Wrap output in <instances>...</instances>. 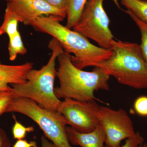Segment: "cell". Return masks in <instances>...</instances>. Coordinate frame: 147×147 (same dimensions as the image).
I'll use <instances>...</instances> for the list:
<instances>
[{
    "mask_svg": "<svg viewBox=\"0 0 147 147\" xmlns=\"http://www.w3.org/2000/svg\"><path fill=\"white\" fill-rule=\"evenodd\" d=\"M71 57L64 51L57 59L59 67L56 74L59 86L55 88V95L59 99L98 100L95 96V92L109 90L110 76L97 67L91 71L77 68L72 63Z\"/></svg>",
    "mask_w": 147,
    "mask_h": 147,
    "instance_id": "1",
    "label": "cell"
},
{
    "mask_svg": "<svg viewBox=\"0 0 147 147\" xmlns=\"http://www.w3.org/2000/svg\"><path fill=\"white\" fill-rule=\"evenodd\" d=\"M63 19L51 15L40 16L31 26L57 40L65 52L73 54L71 61L80 69L95 67L111 57L113 54L111 50L93 45L87 38L61 24L60 22Z\"/></svg>",
    "mask_w": 147,
    "mask_h": 147,
    "instance_id": "2",
    "label": "cell"
},
{
    "mask_svg": "<svg viewBox=\"0 0 147 147\" xmlns=\"http://www.w3.org/2000/svg\"><path fill=\"white\" fill-rule=\"evenodd\" d=\"M111 50V57L95 67L113 76L120 84L137 89L147 88V64L140 45L114 39Z\"/></svg>",
    "mask_w": 147,
    "mask_h": 147,
    "instance_id": "3",
    "label": "cell"
},
{
    "mask_svg": "<svg viewBox=\"0 0 147 147\" xmlns=\"http://www.w3.org/2000/svg\"><path fill=\"white\" fill-rule=\"evenodd\" d=\"M48 47L52 51L48 62L39 69L30 70L26 75V82L11 84L14 98L24 97L34 100L46 109L58 112L62 101L56 96L54 82L57 76L56 61L64 50L57 40L53 38Z\"/></svg>",
    "mask_w": 147,
    "mask_h": 147,
    "instance_id": "4",
    "label": "cell"
},
{
    "mask_svg": "<svg viewBox=\"0 0 147 147\" xmlns=\"http://www.w3.org/2000/svg\"><path fill=\"white\" fill-rule=\"evenodd\" d=\"M18 113L28 117L39 126L45 137L59 147H72L67 134L66 120L59 112L48 110L34 100L24 97L14 98L5 113Z\"/></svg>",
    "mask_w": 147,
    "mask_h": 147,
    "instance_id": "5",
    "label": "cell"
},
{
    "mask_svg": "<svg viewBox=\"0 0 147 147\" xmlns=\"http://www.w3.org/2000/svg\"><path fill=\"white\" fill-rule=\"evenodd\" d=\"M104 0H88L83 13L72 28L100 47L111 50L114 36L109 28L110 21L103 8Z\"/></svg>",
    "mask_w": 147,
    "mask_h": 147,
    "instance_id": "6",
    "label": "cell"
},
{
    "mask_svg": "<svg viewBox=\"0 0 147 147\" xmlns=\"http://www.w3.org/2000/svg\"><path fill=\"white\" fill-rule=\"evenodd\" d=\"M98 119L105 133V146L107 147H120L123 140L133 137L136 134L131 118L122 108L115 110L100 106Z\"/></svg>",
    "mask_w": 147,
    "mask_h": 147,
    "instance_id": "7",
    "label": "cell"
},
{
    "mask_svg": "<svg viewBox=\"0 0 147 147\" xmlns=\"http://www.w3.org/2000/svg\"><path fill=\"white\" fill-rule=\"evenodd\" d=\"M100 106L95 100L84 101L66 98L62 101L58 112L63 115L68 125L76 131L88 133L98 125Z\"/></svg>",
    "mask_w": 147,
    "mask_h": 147,
    "instance_id": "8",
    "label": "cell"
},
{
    "mask_svg": "<svg viewBox=\"0 0 147 147\" xmlns=\"http://www.w3.org/2000/svg\"><path fill=\"white\" fill-rule=\"evenodd\" d=\"M7 7L16 15L19 22L31 26L40 16L66 17V12L50 5L43 0H12L7 2Z\"/></svg>",
    "mask_w": 147,
    "mask_h": 147,
    "instance_id": "9",
    "label": "cell"
},
{
    "mask_svg": "<svg viewBox=\"0 0 147 147\" xmlns=\"http://www.w3.org/2000/svg\"><path fill=\"white\" fill-rule=\"evenodd\" d=\"M33 67V63L30 62L19 65H7L0 62V91H10L9 84L26 82L27 74Z\"/></svg>",
    "mask_w": 147,
    "mask_h": 147,
    "instance_id": "10",
    "label": "cell"
},
{
    "mask_svg": "<svg viewBox=\"0 0 147 147\" xmlns=\"http://www.w3.org/2000/svg\"><path fill=\"white\" fill-rule=\"evenodd\" d=\"M66 130L71 144L82 147H105V134L99 124L93 131L88 133L78 132L70 126H67Z\"/></svg>",
    "mask_w": 147,
    "mask_h": 147,
    "instance_id": "11",
    "label": "cell"
},
{
    "mask_svg": "<svg viewBox=\"0 0 147 147\" xmlns=\"http://www.w3.org/2000/svg\"><path fill=\"white\" fill-rule=\"evenodd\" d=\"M88 0H69L66 9L67 28L72 29L79 21L83 13Z\"/></svg>",
    "mask_w": 147,
    "mask_h": 147,
    "instance_id": "12",
    "label": "cell"
},
{
    "mask_svg": "<svg viewBox=\"0 0 147 147\" xmlns=\"http://www.w3.org/2000/svg\"><path fill=\"white\" fill-rule=\"evenodd\" d=\"M18 18L11 10L7 7L5 9L4 21L0 26V36L7 34L9 37L13 36L18 31Z\"/></svg>",
    "mask_w": 147,
    "mask_h": 147,
    "instance_id": "13",
    "label": "cell"
},
{
    "mask_svg": "<svg viewBox=\"0 0 147 147\" xmlns=\"http://www.w3.org/2000/svg\"><path fill=\"white\" fill-rule=\"evenodd\" d=\"M127 9L130 11L142 21L147 23V1L119 0Z\"/></svg>",
    "mask_w": 147,
    "mask_h": 147,
    "instance_id": "14",
    "label": "cell"
},
{
    "mask_svg": "<svg viewBox=\"0 0 147 147\" xmlns=\"http://www.w3.org/2000/svg\"><path fill=\"white\" fill-rule=\"evenodd\" d=\"M9 38L8 49L10 60H15L18 55H24L27 53L26 48L24 46L18 31L16 34Z\"/></svg>",
    "mask_w": 147,
    "mask_h": 147,
    "instance_id": "15",
    "label": "cell"
},
{
    "mask_svg": "<svg viewBox=\"0 0 147 147\" xmlns=\"http://www.w3.org/2000/svg\"><path fill=\"white\" fill-rule=\"evenodd\" d=\"M124 11L128 14L139 28L141 35L140 47L143 57L147 64V23L139 19L130 11L127 9L124 10Z\"/></svg>",
    "mask_w": 147,
    "mask_h": 147,
    "instance_id": "16",
    "label": "cell"
},
{
    "mask_svg": "<svg viewBox=\"0 0 147 147\" xmlns=\"http://www.w3.org/2000/svg\"><path fill=\"white\" fill-rule=\"evenodd\" d=\"M13 118L15 121V123L12 128V134L14 139L17 140L24 139L26 136L27 133L34 131V128L33 126H24L18 121L14 115H13Z\"/></svg>",
    "mask_w": 147,
    "mask_h": 147,
    "instance_id": "17",
    "label": "cell"
},
{
    "mask_svg": "<svg viewBox=\"0 0 147 147\" xmlns=\"http://www.w3.org/2000/svg\"><path fill=\"white\" fill-rule=\"evenodd\" d=\"M133 107L137 115L147 117V96H141L137 98L134 101Z\"/></svg>",
    "mask_w": 147,
    "mask_h": 147,
    "instance_id": "18",
    "label": "cell"
},
{
    "mask_svg": "<svg viewBox=\"0 0 147 147\" xmlns=\"http://www.w3.org/2000/svg\"><path fill=\"white\" fill-rule=\"evenodd\" d=\"M13 98L11 90L10 91H0V116L4 113Z\"/></svg>",
    "mask_w": 147,
    "mask_h": 147,
    "instance_id": "19",
    "label": "cell"
},
{
    "mask_svg": "<svg viewBox=\"0 0 147 147\" xmlns=\"http://www.w3.org/2000/svg\"><path fill=\"white\" fill-rule=\"evenodd\" d=\"M144 138L138 131H137L135 136L126 139L125 144L120 147H137L144 144ZM104 147H107L105 146Z\"/></svg>",
    "mask_w": 147,
    "mask_h": 147,
    "instance_id": "20",
    "label": "cell"
},
{
    "mask_svg": "<svg viewBox=\"0 0 147 147\" xmlns=\"http://www.w3.org/2000/svg\"><path fill=\"white\" fill-rule=\"evenodd\" d=\"M50 5L55 8L65 11L66 12V9L68 6L69 0H43Z\"/></svg>",
    "mask_w": 147,
    "mask_h": 147,
    "instance_id": "21",
    "label": "cell"
},
{
    "mask_svg": "<svg viewBox=\"0 0 147 147\" xmlns=\"http://www.w3.org/2000/svg\"><path fill=\"white\" fill-rule=\"evenodd\" d=\"M0 147H11L10 140L5 130L0 127Z\"/></svg>",
    "mask_w": 147,
    "mask_h": 147,
    "instance_id": "22",
    "label": "cell"
},
{
    "mask_svg": "<svg viewBox=\"0 0 147 147\" xmlns=\"http://www.w3.org/2000/svg\"><path fill=\"white\" fill-rule=\"evenodd\" d=\"M12 147H38L37 144L35 141L29 142L24 139H19Z\"/></svg>",
    "mask_w": 147,
    "mask_h": 147,
    "instance_id": "23",
    "label": "cell"
},
{
    "mask_svg": "<svg viewBox=\"0 0 147 147\" xmlns=\"http://www.w3.org/2000/svg\"><path fill=\"white\" fill-rule=\"evenodd\" d=\"M40 147H59L53 142H50L45 136H42L41 138V146Z\"/></svg>",
    "mask_w": 147,
    "mask_h": 147,
    "instance_id": "24",
    "label": "cell"
},
{
    "mask_svg": "<svg viewBox=\"0 0 147 147\" xmlns=\"http://www.w3.org/2000/svg\"><path fill=\"white\" fill-rule=\"evenodd\" d=\"M137 147H147V144H142L140 145L139 146Z\"/></svg>",
    "mask_w": 147,
    "mask_h": 147,
    "instance_id": "25",
    "label": "cell"
},
{
    "mask_svg": "<svg viewBox=\"0 0 147 147\" xmlns=\"http://www.w3.org/2000/svg\"><path fill=\"white\" fill-rule=\"evenodd\" d=\"M5 1L7 2L10 1H12V0H5Z\"/></svg>",
    "mask_w": 147,
    "mask_h": 147,
    "instance_id": "26",
    "label": "cell"
},
{
    "mask_svg": "<svg viewBox=\"0 0 147 147\" xmlns=\"http://www.w3.org/2000/svg\"><path fill=\"white\" fill-rule=\"evenodd\" d=\"M142 1H147V0H142Z\"/></svg>",
    "mask_w": 147,
    "mask_h": 147,
    "instance_id": "27",
    "label": "cell"
}]
</instances>
